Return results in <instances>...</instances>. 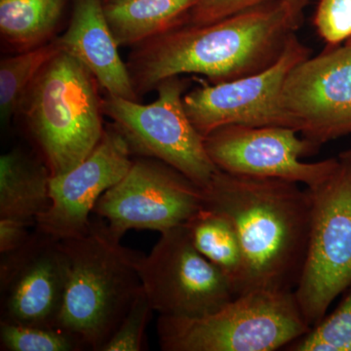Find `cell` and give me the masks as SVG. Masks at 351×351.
I'll list each match as a JSON object with an SVG mask.
<instances>
[{
    "mask_svg": "<svg viewBox=\"0 0 351 351\" xmlns=\"http://www.w3.org/2000/svg\"><path fill=\"white\" fill-rule=\"evenodd\" d=\"M300 27L283 2H267L212 24L171 27L133 46L127 68L138 98L173 76L232 82L276 63Z\"/></svg>",
    "mask_w": 351,
    "mask_h": 351,
    "instance_id": "cell-1",
    "label": "cell"
},
{
    "mask_svg": "<svg viewBox=\"0 0 351 351\" xmlns=\"http://www.w3.org/2000/svg\"><path fill=\"white\" fill-rule=\"evenodd\" d=\"M339 158L341 159V160L348 161V162L351 163V149H348V151L341 152V154H339Z\"/></svg>",
    "mask_w": 351,
    "mask_h": 351,
    "instance_id": "cell-27",
    "label": "cell"
},
{
    "mask_svg": "<svg viewBox=\"0 0 351 351\" xmlns=\"http://www.w3.org/2000/svg\"><path fill=\"white\" fill-rule=\"evenodd\" d=\"M132 154L117 127L105 128L100 143L82 162L51 177L50 206L36 221V230L59 241L86 234L90 214L101 195L125 177Z\"/></svg>",
    "mask_w": 351,
    "mask_h": 351,
    "instance_id": "cell-14",
    "label": "cell"
},
{
    "mask_svg": "<svg viewBox=\"0 0 351 351\" xmlns=\"http://www.w3.org/2000/svg\"><path fill=\"white\" fill-rule=\"evenodd\" d=\"M283 126L219 127L205 137L208 156L216 167L230 174L271 178L318 186L339 165V158L307 163L301 157L318 152L319 145Z\"/></svg>",
    "mask_w": 351,
    "mask_h": 351,
    "instance_id": "cell-11",
    "label": "cell"
},
{
    "mask_svg": "<svg viewBox=\"0 0 351 351\" xmlns=\"http://www.w3.org/2000/svg\"><path fill=\"white\" fill-rule=\"evenodd\" d=\"M298 182L218 170L204 188L205 206L226 215L245 258L240 295L294 292L301 279L311 223V191Z\"/></svg>",
    "mask_w": 351,
    "mask_h": 351,
    "instance_id": "cell-2",
    "label": "cell"
},
{
    "mask_svg": "<svg viewBox=\"0 0 351 351\" xmlns=\"http://www.w3.org/2000/svg\"><path fill=\"white\" fill-rule=\"evenodd\" d=\"M197 0H128L104 5L119 46H135L181 25Z\"/></svg>",
    "mask_w": 351,
    "mask_h": 351,
    "instance_id": "cell-18",
    "label": "cell"
},
{
    "mask_svg": "<svg viewBox=\"0 0 351 351\" xmlns=\"http://www.w3.org/2000/svg\"><path fill=\"white\" fill-rule=\"evenodd\" d=\"M73 0H0V36L12 52L34 49L55 39Z\"/></svg>",
    "mask_w": 351,
    "mask_h": 351,
    "instance_id": "cell-17",
    "label": "cell"
},
{
    "mask_svg": "<svg viewBox=\"0 0 351 351\" xmlns=\"http://www.w3.org/2000/svg\"><path fill=\"white\" fill-rule=\"evenodd\" d=\"M184 225L195 248L228 277L239 295L245 279V258L232 221L226 215L204 207Z\"/></svg>",
    "mask_w": 351,
    "mask_h": 351,
    "instance_id": "cell-19",
    "label": "cell"
},
{
    "mask_svg": "<svg viewBox=\"0 0 351 351\" xmlns=\"http://www.w3.org/2000/svg\"><path fill=\"white\" fill-rule=\"evenodd\" d=\"M285 350L351 351V284L336 308Z\"/></svg>",
    "mask_w": 351,
    "mask_h": 351,
    "instance_id": "cell-21",
    "label": "cell"
},
{
    "mask_svg": "<svg viewBox=\"0 0 351 351\" xmlns=\"http://www.w3.org/2000/svg\"><path fill=\"white\" fill-rule=\"evenodd\" d=\"M29 223L20 219L0 218V255L19 249L31 237Z\"/></svg>",
    "mask_w": 351,
    "mask_h": 351,
    "instance_id": "cell-26",
    "label": "cell"
},
{
    "mask_svg": "<svg viewBox=\"0 0 351 351\" xmlns=\"http://www.w3.org/2000/svg\"><path fill=\"white\" fill-rule=\"evenodd\" d=\"M346 44H348V45H351V38L348 39V43H346Z\"/></svg>",
    "mask_w": 351,
    "mask_h": 351,
    "instance_id": "cell-29",
    "label": "cell"
},
{
    "mask_svg": "<svg viewBox=\"0 0 351 351\" xmlns=\"http://www.w3.org/2000/svg\"><path fill=\"white\" fill-rule=\"evenodd\" d=\"M314 25L321 38L336 46L351 38V0H320Z\"/></svg>",
    "mask_w": 351,
    "mask_h": 351,
    "instance_id": "cell-25",
    "label": "cell"
},
{
    "mask_svg": "<svg viewBox=\"0 0 351 351\" xmlns=\"http://www.w3.org/2000/svg\"><path fill=\"white\" fill-rule=\"evenodd\" d=\"M57 38L50 43L14 56L3 58L0 62V114L6 124L19 112L25 95L36 78L53 58L62 52Z\"/></svg>",
    "mask_w": 351,
    "mask_h": 351,
    "instance_id": "cell-20",
    "label": "cell"
},
{
    "mask_svg": "<svg viewBox=\"0 0 351 351\" xmlns=\"http://www.w3.org/2000/svg\"><path fill=\"white\" fill-rule=\"evenodd\" d=\"M128 1V0H103L104 5H110V4L122 3V2Z\"/></svg>",
    "mask_w": 351,
    "mask_h": 351,
    "instance_id": "cell-28",
    "label": "cell"
},
{
    "mask_svg": "<svg viewBox=\"0 0 351 351\" xmlns=\"http://www.w3.org/2000/svg\"><path fill=\"white\" fill-rule=\"evenodd\" d=\"M281 106L292 128L319 147L351 135V45L328 49L293 69Z\"/></svg>",
    "mask_w": 351,
    "mask_h": 351,
    "instance_id": "cell-12",
    "label": "cell"
},
{
    "mask_svg": "<svg viewBox=\"0 0 351 351\" xmlns=\"http://www.w3.org/2000/svg\"><path fill=\"white\" fill-rule=\"evenodd\" d=\"M57 40L64 52L86 66L107 95L138 101L106 18L103 0H73L68 29Z\"/></svg>",
    "mask_w": 351,
    "mask_h": 351,
    "instance_id": "cell-15",
    "label": "cell"
},
{
    "mask_svg": "<svg viewBox=\"0 0 351 351\" xmlns=\"http://www.w3.org/2000/svg\"><path fill=\"white\" fill-rule=\"evenodd\" d=\"M307 189L313 201L311 232L294 293L313 328L351 284V163L339 159L325 181Z\"/></svg>",
    "mask_w": 351,
    "mask_h": 351,
    "instance_id": "cell-7",
    "label": "cell"
},
{
    "mask_svg": "<svg viewBox=\"0 0 351 351\" xmlns=\"http://www.w3.org/2000/svg\"><path fill=\"white\" fill-rule=\"evenodd\" d=\"M68 276L57 329L85 350L101 351L143 290L141 254L122 246L107 223L91 221L82 237L61 240Z\"/></svg>",
    "mask_w": 351,
    "mask_h": 351,
    "instance_id": "cell-3",
    "label": "cell"
},
{
    "mask_svg": "<svg viewBox=\"0 0 351 351\" xmlns=\"http://www.w3.org/2000/svg\"><path fill=\"white\" fill-rule=\"evenodd\" d=\"M204 206L203 188L168 164L140 156L125 177L101 195L93 213L121 240L130 230L162 233L184 225Z\"/></svg>",
    "mask_w": 351,
    "mask_h": 351,
    "instance_id": "cell-9",
    "label": "cell"
},
{
    "mask_svg": "<svg viewBox=\"0 0 351 351\" xmlns=\"http://www.w3.org/2000/svg\"><path fill=\"white\" fill-rule=\"evenodd\" d=\"M137 269L154 311L170 317L195 318L218 311L237 298L228 277L197 249L186 226L160 233Z\"/></svg>",
    "mask_w": 351,
    "mask_h": 351,
    "instance_id": "cell-8",
    "label": "cell"
},
{
    "mask_svg": "<svg viewBox=\"0 0 351 351\" xmlns=\"http://www.w3.org/2000/svg\"><path fill=\"white\" fill-rule=\"evenodd\" d=\"M271 1L283 2L290 9L297 22L302 25L304 8L311 0H197L182 24H212L246 9Z\"/></svg>",
    "mask_w": 351,
    "mask_h": 351,
    "instance_id": "cell-23",
    "label": "cell"
},
{
    "mask_svg": "<svg viewBox=\"0 0 351 351\" xmlns=\"http://www.w3.org/2000/svg\"><path fill=\"white\" fill-rule=\"evenodd\" d=\"M309 55L311 49L293 34L276 63L232 82H201L199 86L184 95V110L204 138L219 127L232 124L292 128L281 106V94L289 73Z\"/></svg>",
    "mask_w": 351,
    "mask_h": 351,
    "instance_id": "cell-10",
    "label": "cell"
},
{
    "mask_svg": "<svg viewBox=\"0 0 351 351\" xmlns=\"http://www.w3.org/2000/svg\"><path fill=\"white\" fill-rule=\"evenodd\" d=\"M311 329L294 292L265 290L237 295L200 317L159 315L157 320L164 351L285 350Z\"/></svg>",
    "mask_w": 351,
    "mask_h": 351,
    "instance_id": "cell-5",
    "label": "cell"
},
{
    "mask_svg": "<svg viewBox=\"0 0 351 351\" xmlns=\"http://www.w3.org/2000/svg\"><path fill=\"white\" fill-rule=\"evenodd\" d=\"M49 168L43 157L21 149L0 157V218L36 226L50 206Z\"/></svg>",
    "mask_w": 351,
    "mask_h": 351,
    "instance_id": "cell-16",
    "label": "cell"
},
{
    "mask_svg": "<svg viewBox=\"0 0 351 351\" xmlns=\"http://www.w3.org/2000/svg\"><path fill=\"white\" fill-rule=\"evenodd\" d=\"M84 64L62 51L25 95L19 112L51 177L75 168L103 137V98Z\"/></svg>",
    "mask_w": 351,
    "mask_h": 351,
    "instance_id": "cell-4",
    "label": "cell"
},
{
    "mask_svg": "<svg viewBox=\"0 0 351 351\" xmlns=\"http://www.w3.org/2000/svg\"><path fill=\"white\" fill-rule=\"evenodd\" d=\"M0 256V321L57 328L68 276L61 241L36 228L19 249Z\"/></svg>",
    "mask_w": 351,
    "mask_h": 351,
    "instance_id": "cell-13",
    "label": "cell"
},
{
    "mask_svg": "<svg viewBox=\"0 0 351 351\" xmlns=\"http://www.w3.org/2000/svg\"><path fill=\"white\" fill-rule=\"evenodd\" d=\"M154 311L144 290L141 291L128 313L101 351H141L144 350L145 327Z\"/></svg>",
    "mask_w": 351,
    "mask_h": 351,
    "instance_id": "cell-24",
    "label": "cell"
},
{
    "mask_svg": "<svg viewBox=\"0 0 351 351\" xmlns=\"http://www.w3.org/2000/svg\"><path fill=\"white\" fill-rule=\"evenodd\" d=\"M186 88L181 75L164 80L156 88V100L147 105L107 95L104 114L125 138L132 154L162 161L204 189L219 169L184 110Z\"/></svg>",
    "mask_w": 351,
    "mask_h": 351,
    "instance_id": "cell-6",
    "label": "cell"
},
{
    "mask_svg": "<svg viewBox=\"0 0 351 351\" xmlns=\"http://www.w3.org/2000/svg\"><path fill=\"white\" fill-rule=\"evenodd\" d=\"M0 350L5 351H82V343L57 328L0 321Z\"/></svg>",
    "mask_w": 351,
    "mask_h": 351,
    "instance_id": "cell-22",
    "label": "cell"
}]
</instances>
